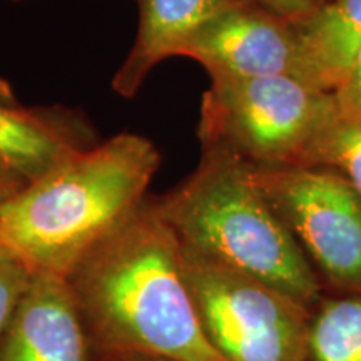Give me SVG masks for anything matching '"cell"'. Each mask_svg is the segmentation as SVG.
<instances>
[{
  "mask_svg": "<svg viewBox=\"0 0 361 361\" xmlns=\"http://www.w3.org/2000/svg\"><path fill=\"white\" fill-rule=\"evenodd\" d=\"M94 361H174L168 358H159V356L147 355H124V353H96L92 351Z\"/></svg>",
  "mask_w": 361,
  "mask_h": 361,
  "instance_id": "18",
  "label": "cell"
},
{
  "mask_svg": "<svg viewBox=\"0 0 361 361\" xmlns=\"http://www.w3.org/2000/svg\"><path fill=\"white\" fill-rule=\"evenodd\" d=\"M241 0H137V37L112 87L119 96L134 97L144 79L166 57L179 56L189 37L207 20Z\"/></svg>",
  "mask_w": 361,
  "mask_h": 361,
  "instance_id": "10",
  "label": "cell"
},
{
  "mask_svg": "<svg viewBox=\"0 0 361 361\" xmlns=\"http://www.w3.org/2000/svg\"><path fill=\"white\" fill-rule=\"evenodd\" d=\"M313 2H314V6H316V7H319V6H323V4L331 2V0H313Z\"/></svg>",
  "mask_w": 361,
  "mask_h": 361,
  "instance_id": "20",
  "label": "cell"
},
{
  "mask_svg": "<svg viewBox=\"0 0 361 361\" xmlns=\"http://www.w3.org/2000/svg\"><path fill=\"white\" fill-rule=\"evenodd\" d=\"M341 111L335 92L291 75L213 78L202 96L200 139L258 169L308 166Z\"/></svg>",
  "mask_w": 361,
  "mask_h": 361,
  "instance_id": "4",
  "label": "cell"
},
{
  "mask_svg": "<svg viewBox=\"0 0 361 361\" xmlns=\"http://www.w3.org/2000/svg\"><path fill=\"white\" fill-rule=\"evenodd\" d=\"M179 56L204 66L211 79H301L295 22L243 0L201 25Z\"/></svg>",
  "mask_w": 361,
  "mask_h": 361,
  "instance_id": "7",
  "label": "cell"
},
{
  "mask_svg": "<svg viewBox=\"0 0 361 361\" xmlns=\"http://www.w3.org/2000/svg\"><path fill=\"white\" fill-rule=\"evenodd\" d=\"M295 27L301 80L336 94L361 47V0H331Z\"/></svg>",
  "mask_w": 361,
  "mask_h": 361,
  "instance_id": "11",
  "label": "cell"
},
{
  "mask_svg": "<svg viewBox=\"0 0 361 361\" xmlns=\"http://www.w3.org/2000/svg\"><path fill=\"white\" fill-rule=\"evenodd\" d=\"M156 202L184 247L259 279L311 310L322 301L323 283L246 162L204 149L197 169Z\"/></svg>",
  "mask_w": 361,
  "mask_h": 361,
  "instance_id": "3",
  "label": "cell"
},
{
  "mask_svg": "<svg viewBox=\"0 0 361 361\" xmlns=\"http://www.w3.org/2000/svg\"><path fill=\"white\" fill-rule=\"evenodd\" d=\"M96 353L226 361L202 328L183 247L146 201L66 278Z\"/></svg>",
  "mask_w": 361,
  "mask_h": 361,
  "instance_id": "1",
  "label": "cell"
},
{
  "mask_svg": "<svg viewBox=\"0 0 361 361\" xmlns=\"http://www.w3.org/2000/svg\"><path fill=\"white\" fill-rule=\"evenodd\" d=\"M336 97L340 101L341 107L361 112V47L358 54H356L353 66H351V71L345 80V84L338 89Z\"/></svg>",
  "mask_w": 361,
  "mask_h": 361,
  "instance_id": "16",
  "label": "cell"
},
{
  "mask_svg": "<svg viewBox=\"0 0 361 361\" xmlns=\"http://www.w3.org/2000/svg\"><path fill=\"white\" fill-rule=\"evenodd\" d=\"M264 11L276 13L290 22H300L314 11L313 0H243Z\"/></svg>",
  "mask_w": 361,
  "mask_h": 361,
  "instance_id": "15",
  "label": "cell"
},
{
  "mask_svg": "<svg viewBox=\"0 0 361 361\" xmlns=\"http://www.w3.org/2000/svg\"><path fill=\"white\" fill-rule=\"evenodd\" d=\"M306 361H361V293L324 295L314 306Z\"/></svg>",
  "mask_w": 361,
  "mask_h": 361,
  "instance_id": "12",
  "label": "cell"
},
{
  "mask_svg": "<svg viewBox=\"0 0 361 361\" xmlns=\"http://www.w3.org/2000/svg\"><path fill=\"white\" fill-rule=\"evenodd\" d=\"M0 361H94L66 278L32 274L0 343Z\"/></svg>",
  "mask_w": 361,
  "mask_h": 361,
  "instance_id": "8",
  "label": "cell"
},
{
  "mask_svg": "<svg viewBox=\"0 0 361 361\" xmlns=\"http://www.w3.org/2000/svg\"><path fill=\"white\" fill-rule=\"evenodd\" d=\"M0 102L2 104H11V106H16L17 99L13 96V90L11 87V84L7 82V80H4L0 78Z\"/></svg>",
  "mask_w": 361,
  "mask_h": 361,
  "instance_id": "19",
  "label": "cell"
},
{
  "mask_svg": "<svg viewBox=\"0 0 361 361\" xmlns=\"http://www.w3.org/2000/svg\"><path fill=\"white\" fill-rule=\"evenodd\" d=\"M27 180L0 162V207L27 186Z\"/></svg>",
  "mask_w": 361,
  "mask_h": 361,
  "instance_id": "17",
  "label": "cell"
},
{
  "mask_svg": "<svg viewBox=\"0 0 361 361\" xmlns=\"http://www.w3.org/2000/svg\"><path fill=\"white\" fill-rule=\"evenodd\" d=\"M159 162L154 144L128 133L71 156L0 207V246L32 273L67 278L146 202Z\"/></svg>",
  "mask_w": 361,
  "mask_h": 361,
  "instance_id": "2",
  "label": "cell"
},
{
  "mask_svg": "<svg viewBox=\"0 0 361 361\" xmlns=\"http://www.w3.org/2000/svg\"><path fill=\"white\" fill-rule=\"evenodd\" d=\"M92 130L64 109L0 102V162L27 183L94 146Z\"/></svg>",
  "mask_w": 361,
  "mask_h": 361,
  "instance_id": "9",
  "label": "cell"
},
{
  "mask_svg": "<svg viewBox=\"0 0 361 361\" xmlns=\"http://www.w3.org/2000/svg\"><path fill=\"white\" fill-rule=\"evenodd\" d=\"M308 166H328L338 171L361 197V112L341 107L314 146Z\"/></svg>",
  "mask_w": 361,
  "mask_h": 361,
  "instance_id": "13",
  "label": "cell"
},
{
  "mask_svg": "<svg viewBox=\"0 0 361 361\" xmlns=\"http://www.w3.org/2000/svg\"><path fill=\"white\" fill-rule=\"evenodd\" d=\"M180 247L201 324L226 361H306L313 310L259 279Z\"/></svg>",
  "mask_w": 361,
  "mask_h": 361,
  "instance_id": "5",
  "label": "cell"
},
{
  "mask_svg": "<svg viewBox=\"0 0 361 361\" xmlns=\"http://www.w3.org/2000/svg\"><path fill=\"white\" fill-rule=\"evenodd\" d=\"M32 271L7 247L0 246V343L24 298Z\"/></svg>",
  "mask_w": 361,
  "mask_h": 361,
  "instance_id": "14",
  "label": "cell"
},
{
  "mask_svg": "<svg viewBox=\"0 0 361 361\" xmlns=\"http://www.w3.org/2000/svg\"><path fill=\"white\" fill-rule=\"evenodd\" d=\"M252 173L323 286L361 293V197L350 180L328 166Z\"/></svg>",
  "mask_w": 361,
  "mask_h": 361,
  "instance_id": "6",
  "label": "cell"
}]
</instances>
